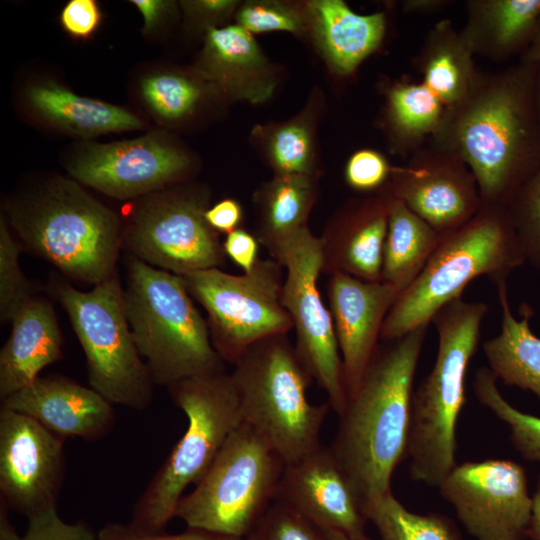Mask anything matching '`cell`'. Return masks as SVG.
<instances>
[{
    "label": "cell",
    "instance_id": "obj_1",
    "mask_svg": "<svg viewBox=\"0 0 540 540\" xmlns=\"http://www.w3.org/2000/svg\"><path fill=\"white\" fill-rule=\"evenodd\" d=\"M539 65L478 77L469 94L446 108L435 134L439 148L473 174L484 206L507 208L540 165V122L535 102Z\"/></svg>",
    "mask_w": 540,
    "mask_h": 540
},
{
    "label": "cell",
    "instance_id": "obj_2",
    "mask_svg": "<svg viewBox=\"0 0 540 540\" xmlns=\"http://www.w3.org/2000/svg\"><path fill=\"white\" fill-rule=\"evenodd\" d=\"M426 330L420 327L378 350L339 415L337 433L329 447L364 516L392 492L393 472L407 457L413 379Z\"/></svg>",
    "mask_w": 540,
    "mask_h": 540
},
{
    "label": "cell",
    "instance_id": "obj_3",
    "mask_svg": "<svg viewBox=\"0 0 540 540\" xmlns=\"http://www.w3.org/2000/svg\"><path fill=\"white\" fill-rule=\"evenodd\" d=\"M488 312L483 302L457 298L433 317L438 349L430 373L413 391L407 448L413 480L438 487L456 466V426L464 407L465 376Z\"/></svg>",
    "mask_w": 540,
    "mask_h": 540
},
{
    "label": "cell",
    "instance_id": "obj_4",
    "mask_svg": "<svg viewBox=\"0 0 540 540\" xmlns=\"http://www.w3.org/2000/svg\"><path fill=\"white\" fill-rule=\"evenodd\" d=\"M525 262L507 209L481 205L470 221L442 237L419 276L390 309L380 339L395 341L428 327L443 306L461 297L471 280L487 276L497 284Z\"/></svg>",
    "mask_w": 540,
    "mask_h": 540
},
{
    "label": "cell",
    "instance_id": "obj_5",
    "mask_svg": "<svg viewBox=\"0 0 540 540\" xmlns=\"http://www.w3.org/2000/svg\"><path fill=\"white\" fill-rule=\"evenodd\" d=\"M133 340L155 384L225 371L207 321L193 303L181 276L132 256L123 289Z\"/></svg>",
    "mask_w": 540,
    "mask_h": 540
},
{
    "label": "cell",
    "instance_id": "obj_6",
    "mask_svg": "<svg viewBox=\"0 0 540 540\" xmlns=\"http://www.w3.org/2000/svg\"><path fill=\"white\" fill-rule=\"evenodd\" d=\"M10 216L26 247L68 277L96 285L116 272L119 220L77 183L54 179L11 204Z\"/></svg>",
    "mask_w": 540,
    "mask_h": 540
},
{
    "label": "cell",
    "instance_id": "obj_7",
    "mask_svg": "<svg viewBox=\"0 0 540 540\" xmlns=\"http://www.w3.org/2000/svg\"><path fill=\"white\" fill-rule=\"evenodd\" d=\"M168 391L188 425L133 506L129 524L145 533L164 532L185 489L204 476L242 422L238 394L225 371L181 380Z\"/></svg>",
    "mask_w": 540,
    "mask_h": 540
},
{
    "label": "cell",
    "instance_id": "obj_8",
    "mask_svg": "<svg viewBox=\"0 0 540 540\" xmlns=\"http://www.w3.org/2000/svg\"><path fill=\"white\" fill-rule=\"evenodd\" d=\"M242 422L253 428L283 459L295 462L317 449L330 405L312 404V376L287 335L252 345L231 373Z\"/></svg>",
    "mask_w": 540,
    "mask_h": 540
},
{
    "label": "cell",
    "instance_id": "obj_9",
    "mask_svg": "<svg viewBox=\"0 0 540 540\" xmlns=\"http://www.w3.org/2000/svg\"><path fill=\"white\" fill-rule=\"evenodd\" d=\"M283 459L249 425L230 434L210 468L178 503L187 527L245 538L275 499Z\"/></svg>",
    "mask_w": 540,
    "mask_h": 540
},
{
    "label": "cell",
    "instance_id": "obj_10",
    "mask_svg": "<svg viewBox=\"0 0 540 540\" xmlns=\"http://www.w3.org/2000/svg\"><path fill=\"white\" fill-rule=\"evenodd\" d=\"M55 294L82 346L91 388L112 404L147 409L155 383L133 340L117 273L87 292L58 283Z\"/></svg>",
    "mask_w": 540,
    "mask_h": 540
},
{
    "label": "cell",
    "instance_id": "obj_11",
    "mask_svg": "<svg viewBox=\"0 0 540 540\" xmlns=\"http://www.w3.org/2000/svg\"><path fill=\"white\" fill-rule=\"evenodd\" d=\"M282 268L271 258L242 275L210 268L181 276L206 310L212 345L224 362L235 365L255 343L293 329L282 304Z\"/></svg>",
    "mask_w": 540,
    "mask_h": 540
},
{
    "label": "cell",
    "instance_id": "obj_12",
    "mask_svg": "<svg viewBox=\"0 0 540 540\" xmlns=\"http://www.w3.org/2000/svg\"><path fill=\"white\" fill-rule=\"evenodd\" d=\"M270 255L286 270L282 304L296 333V353L339 416L347 405L348 393L332 316L318 289L322 273L320 238L305 227Z\"/></svg>",
    "mask_w": 540,
    "mask_h": 540
},
{
    "label": "cell",
    "instance_id": "obj_13",
    "mask_svg": "<svg viewBox=\"0 0 540 540\" xmlns=\"http://www.w3.org/2000/svg\"><path fill=\"white\" fill-rule=\"evenodd\" d=\"M206 209L195 194H149L133 213L122 245L143 262L178 276L220 268L226 254L205 220Z\"/></svg>",
    "mask_w": 540,
    "mask_h": 540
},
{
    "label": "cell",
    "instance_id": "obj_14",
    "mask_svg": "<svg viewBox=\"0 0 540 540\" xmlns=\"http://www.w3.org/2000/svg\"><path fill=\"white\" fill-rule=\"evenodd\" d=\"M476 540H526L532 511L527 476L512 460L466 461L438 486Z\"/></svg>",
    "mask_w": 540,
    "mask_h": 540
},
{
    "label": "cell",
    "instance_id": "obj_15",
    "mask_svg": "<svg viewBox=\"0 0 540 540\" xmlns=\"http://www.w3.org/2000/svg\"><path fill=\"white\" fill-rule=\"evenodd\" d=\"M64 438L25 414L0 408V498L27 518L56 507L65 475Z\"/></svg>",
    "mask_w": 540,
    "mask_h": 540
},
{
    "label": "cell",
    "instance_id": "obj_16",
    "mask_svg": "<svg viewBox=\"0 0 540 540\" xmlns=\"http://www.w3.org/2000/svg\"><path fill=\"white\" fill-rule=\"evenodd\" d=\"M188 158L156 134L109 144H89L74 157L69 173L108 196L149 195L179 179Z\"/></svg>",
    "mask_w": 540,
    "mask_h": 540
},
{
    "label": "cell",
    "instance_id": "obj_17",
    "mask_svg": "<svg viewBox=\"0 0 540 540\" xmlns=\"http://www.w3.org/2000/svg\"><path fill=\"white\" fill-rule=\"evenodd\" d=\"M418 157L394 168L387 184L394 197L441 236L470 221L481 208L476 180L467 165L451 153Z\"/></svg>",
    "mask_w": 540,
    "mask_h": 540
},
{
    "label": "cell",
    "instance_id": "obj_18",
    "mask_svg": "<svg viewBox=\"0 0 540 540\" xmlns=\"http://www.w3.org/2000/svg\"><path fill=\"white\" fill-rule=\"evenodd\" d=\"M318 529L366 537L365 518L355 493L329 446L320 445L285 464L275 499Z\"/></svg>",
    "mask_w": 540,
    "mask_h": 540
},
{
    "label": "cell",
    "instance_id": "obj_19",
    "mask_svg": "<svg viewBox=\"0 0 540 540\" xmlns=\"http://www.w3.org/2000/svg\"><path fill=\"white\" fill-rule=\"evenodd\" d=\"M329 276V310L349 399L378 352L384 320L400 292L384 281H364L344 273Z\"/></svg>",
    "mask_w": 540,
    "mask_h": 540
},
{
    "label": "cell",
    "instance_id": "obj_20",
    "mask_svg": "<svg viewBox=\"0 0 540 540\" xmlns=\"http://www.w3.org/2000/svg\"><path fill=\"white\" fill-rule=\"evenodd\" d=\"M1 406L30 416L64 439L101 440L116 423L112 403L94 389L64 378L38 377L2 399Z\"/></svg>",
    "mask_w": 540,
    "mask_h": 540
},
{
    "label": "cell",
    "instance_id": "obj_21",
    "mask_svg": "<svg viewBox=\"0 0 540 540\" xmlns=\"http://www.w3.org/2000/svg\"><path fill=\"white\" fill-rule=\"evenodd\" d=\"M388 190L349 204L320 238L322 273H344L382 281L383 250L388 228Z\"/></svg>",
    "mask_w": 540,
    "mask_h": 540
},
{
    "label": "cell",
    "instance_id": "obj_22",
    "mask_svg": "<svg viewBox=\"0 0 540 540\" xmlns=\"http://www.w3.org/2000/svg\"><path fill=\"white\" fill-rule=\"evenodd\" d=\"M197 69L223 92L251 103L269 99L276 85L256 40L238 24L207 28Z\"/></svg>",
    "mask_w": 540,
    "mask_h": 540
},
{
    "label": "cell",
    "instance_id": "obj_23",
    "mask_svg": "<svg viewBox=\"0 0 540 540\" xmlns=\"http://www.w3.org/2000/svg\"><path fill=\"white\" fill-rule=\"evenodd\" d=\"M11 334L0 351V397L23 389L62 356V336L51 304L31 296L13 315Z\"/></svg>",
    "mask_w": 540,
    "mask_h": 540
},
{
    "label": "cell",
    "instance_id": "obj_24",
    "mask_svg": "<svg viewBox=\"0 0 540 540\" xmlns=\"http://www.w3.org/2000/svg\"><path fill=\"white\" fill-rule=\"evenodd\" d=\"M308 20L325 59L340 74L354 71L377 49L385 32L383 13L361 15L341 0L310 2Z\"/></svg>",
    "mask_w": 540,
    "mask_h": 540
},
{
    "label": "cell",
    "instance_id": "obj_25",
    "mask_svg": "<svg viewBox=\"0 0 540 540\" xmlns=\"http://www.w3.org/2000/svg\"><path fill=\"white\" fill-rule=\"evenodd\" d=\"M501 307L498 335L483 343L489 369L497 380L533 392L540 400V337L530 327L533 310L521 306L522 319L512 314L506 281L496 284Z\"/></svg>",
    "mask_w": 540,
    "mask_h": 540
},
{
    "label": "cell",
    "instance_id": "obj_26",
    "mask_svg": "<svg viewBox=\"0 0 540 540\" xmlns=\"http://www.w3.org/2000/svg\"><path fill=\"white\" fill-rule=\"evenodd\" d=\"M468 8L463 37L473 53L496 59L525 52L540 18V0H477Z\"/></svg>",
    "mask_w": 540,
    "mask_h": 540
},
{
    "label": "cell",
    "instance_id": "obj_27",
    "mask_svg": "<svg viewBox=\"0 0 540 540\" xmlns=\"http://www.w3.org/2000/svg\"><path fill=\"white\" fill-rule=\"evenodd\" d=\"M33 108L48 122L80 136L142 128L129 111L96 99L81 97L52 82L30 87Z\"/></svg>",
    "mask_w": 540,
    "mask_h": 540
},
{
    "label": "cell",
    "instance_id": "obj_28",
    "mask_svg": "<svg viewBox=\"0 0 540 540\" xmlns=\"http://www.w3.org/2000/svg\"><path fill=\"white\" fill-rule=\"evenodd\" d=\"M388 190L382 281L400 293L419 276L443 236Z\"/></svg>",
    "mask_w": 540,
    "mask_h": 540
},
{
    "label": "cell",
    "instance_id": "obj_29",
    "mask_svg": "<svg viewBox=\"0 0 540 540\" xmlns=\"http://www.w3.org/2000/svg\"><path fill=\"white\" fill-rule=\"evenodd\" d=\"M316 192L310 175H276L259 190L257 238L269 253L307 227Z\"/></svg>",
    "mask_w": 540,
    "mask_h": 540
},
{
    "label": "cell",
    "instance_id": "obj_30",
    "mask_svg": "<svg viewBox=\"0 0 540 540\" xmlns=\"http://www.w3.org/2000/svg\"><path fill=\"white\" fill-rule=\"evenodd\" d=\"M472 54L462 33L455 32L448 22L438 24L428 37L421 59L422 82L446 108L462 101L479 77Z\"/></svg>",
    "mask_w": 540,
    "mask_h": 540
},
{
    "label": "cell",
    "instance_id": "obj_31",
    "mask_svg": "<svg viewBox=\"0 0 540 540\" xmlns=\"http://www.w3.org/2000/svg\"><path fill=\"white\" fill-rule=\"evenodd\" d=\"M365 517L374 524L381 540H463L449 517L411 512L392 492L372 505Z\"/></svg>",
    "mask_w": 540,
    "mask_h": 540
},
{
    "label": "cell",
    "instance_id": "obj_32",
    "mask_svg": "<svg viewBox=\"0 0 540 540\" xmlns=\"http://www.w3.org/2000/svg\"><path fill=\"white\" fill-rule=\"evenodd\" d=\"M388 108L396 133L413 143L436 134L446 111L443 102L423 82L393 86L388 95Z\"/></svg>",
    "mask_w": 540,
    "mask_h": 540
},
{
    "label": "cell",
    "instance_id": "obj_33",
    "mask_svg": "<svg viewBox=\"0 0 540 540\" xmlns=\"http://www.w3.org/2000/svg\"><path fill=\"white\" fill-rule=\"evenodd\" d=\"M496 380L488 367L476 371L473 387L478 401L506 423L510 440L523 458L540 462V417L512 406L499 392Z\"/></svg>",
    "mask_w": 540,
    "mask_h": 540
},
{
    "label": "cell",
    "instance_id": "obj_34",
    "mask_svg": "<svg viewBox=\"0 0 540 540\" xmlns=\"http://www.w3.org/2000/svg\"><path fill=\"white\" fill-rule=\"evenodd\" d=\"M141 93L151 110L169 121L191 114L202 97L198 83L175 73H160L144 78Z\"/></svg>",
    "mask_w": 540,
    "mask_h": 540
},
{
    "label": "cell",
    "instance_id": "obj_35",
    "mask_svg": "<svg viewBox=\"0 0 540 540\" xmlns=\"http://www.w3.org/2000/svg\"><path fill=\"white\" fill-rule=\"evenodd\" d=\"M268 149L276 175L313 176L312 132L305 120L279 126L269 138Z\"/></svg>",
    "mask_w": 540,
    "mask_h": 540
},
{
    "label": "cell",
    "instance_id": "obj_36",
    "mask_svg": "<svg viewBox=\"0 0 540 540\" xmlns=\"http://www.w3.org/2000/svg\"><path fill=\"white\" fill-rule=\"evenodd\" d=\"M525 261L540 270V165L507 206Z\"/></svg>",
    "mask_w": 540,
    "mask_h": 540
},
{
    "label": "cell",
    "instance_id": "obj_37",
    "mask_svg": "<svg viewBox=\"0 0 540 540\" xmlns=\"http://www.w3.org/2000/svg\"><path fill=\"white\" fill-rule=\"evenodd\" d=\"M20 247L6 222H0V318L11 321L18 308L32 295L31 285L19 264Z\"/></svg>",
    "mask_w": 540,
    "mask_h": 540
},
{
    "label": "cell",
    "instance_id": "obj_38",
    "mask_svg": "<svg viewBox=\"0 0 540 540\" xmlns=\"http://www.w3.org/2000/svg\"><path fill=\"white\" fill-rule=\"evenodd\" d=\"M308 16L289 4L278 1H249L237 13L238 25L250 33L303 32Z\"/></svg>",
    "mask_w": 540,
    "mask_h": 540
},
{
    "label": "cell",
    "instance_id": "obj_39",
    "mask_svg": "<svg viewBox=\"0 0 540 540\" xmlns=\"http://www.w3.org/2000/svg\"><path fill=\"white\" fill-rule=\"evenodd\" d=\"M245 540H322L320 530L287 506L274 501Z\"/></svg>",
    "mask_w": 540,
    "mask_h": 540
},
{
    "label": "cell",
    "instance_id": "obj_40",
    "mask_svg": "<svg viewBox=\"0 0 540 540\" xmlns=\"http://www.w3.org/2000/svg\"><path fill=\"white\" fill-rule=\"evenodd\" d=\"M392 169L380 153L371 149L355 152L345 167V179L354 190L369 192L384 188Z\"/></svg>",
    "mask_w": 540,
    "mask_h": 540
},
{
    "label": "cell",
    "instance_id": "obj_41",
    "mask_svg": "<svg viewBox=\"0 0 540 540\" xmlns=\"http://www.w3.org/2000/svg\"><path fill=\"white\" fill-rule=\"evenodd\" d=\"M20 540H98V536L83 522H64L53 507L28 518Z\"/></svg>",
    "mask_w": 540,
    "mask_h": 540
},
{
    "label": "cell",
    "instance_id": "obj_42",
    "mask_svg": "<svg viewBox=\"0 0 540 540\" xmlns=\"http://www.w3.org/2000/svg\"><path fill=\"white\" fill-rule=\"evenodd\" d=\"M98 540H245L208 530L188 527L184 532L168 534L145 533L128 524L109 523L97 534Z\"/></svg>",
    "mask_w": 540,
    "mask_h": 540
},
{
    "label": "cell",
    "instance_id": "obj_43",
    "mask_svg": "<svg viewBox=\"0 0 540 540\" xmlns=\"http://www.w3.org/2000/svg\"><path fill=\"white\" fill-rule=\"evenodd\" d=\"M101 21V13L94 0H71L61 12L63 28L76 38L93 34Z\"/></svg>",
    "mask_w": 540,
    "mask_h": 540
},
{
    "label": "cell",
    "instance_id": "obj_44",
    "mask_svg": "<svg viewBox=\"0 0 540 540\" xmlns=\"http://www.w3.org/2000/svg\"><path fill=\"white\" fill-rule=\"evenodd\" d=\"M222 244L226 256L244 273L251 272L260 260L258 258L260 242L245 229L238 228L227 234Z\"/></svg>",
    "mask_w": 540,
    "mask_h": 540
},
{
    "label": "cell",
    "instance_id": "obj_45",
    "mask_svg": "<svg viewBox=\"0 0 540 540\" xmlns=\"http://www.w3.org/2000/svg\"><path fill=\"white\" fill-rule=\"evenodd\" d=\"M204 217L214 231L227 235L239 228L243 210L239 202L227 198L207 208Z\"/></svg>",
    "mask_w": 540,
    "mask_h": 540
},
{
    "label": "cell",
    "instance_id": "obj_46",
    "mask_svg": "<svg viewBox=\"0 0 540 540\" xmlns=\"http://www.w3.org/2000/svg\"><path fill=\"white\" fill-rule=\"evenodd\" d=\"M143 16V30L153 31L162 21L171 7V2L162 0H133L131 1Z\"/></svg>",
    "mask_w": 540,
    "mask_h": 540
},
{
    "label": "cell",
    "instance_id": "obj_47",
    "mask_svg": "<svg viewBox=\"0 0 540 540\" xmlns=\"http://www.w3.org/2000/svg\"><path fill=\"white\" fill-rule=\"evenodd\" d=\"M184 3L190 8L191 12H197L205 20H217L229 15L237 2L230 0H202Z\"/></svg>",
    "mask_w": 540,
    "mask_h": 540
},
{
    "label": "cell",
    "instance_id": "obj_48",
    "mask_svg": "<svg viewBox=\"0 0 540 540\" xmlns=\"http://www.w3.org/2000/svg\"><path fill=\"white\" fill-rule=\"evenodd\" d=\"M527 538L540 540V475L537 480L535 492L532 495V511Z\"/></svg>",
    "mask_w": 540,
    "mask_h": 540
},
{
    "label": "cell",
    "instance_id": "obj_49",
    "mask_svg": "<svg viewBox=\"0 0 540 540\" xmlns=\"http://www.w3.org/2000/svg\"><path fill=\"white\" fill-rule=\"evenodd\" d=\"M8 510L9 507L0 498V540H20L21 536L9 520Z\"/></svg>",
    "mask_w": 540,
    "mask_h": 540
},
{
    "label": "cell",
    "instance_id": "obj_50",
    "mask_svg": "<svg viewBox=\"0 0 540 540\" xmlns=\"http://www.w3.org/2000/svg\"><path fill=\"white\" fill-rule=\"evenodd\" d=\"M522 61L540 65V18L533 38L523 54Z\"/></svg>",
    "mask_w": 540,
    "mask_h": 540
},
{
    "label": "cell",
    "instance_id": "obj_51",
    "mask_svg": "<svg viewBox=\"0 0 540 540\" xmlns=\"http://www.w3.org/2000/svg\"><path fill=\"white\" fill-rule=\"evenodd\" d=\"M322 540H370L367 536L364 538H352L344 533L335 530L319 529Z\"/></svg>",
    "mask_w": 540,
    "mask_h": 540
},
{
    "label": "cell",
    "instance_id": "obj_52",
    "mask_svg": "<svg viewBox=\"0 0 540 540\" xmlns=\"http://www.w3.org/2000/svg\"><path fill=\"white\" fill-rule=\"evenodd\" d=\"M535 102H536L538 119L540 122V65L538 67L536 83H535Z\"/></svg>",
    "mask_w": 540,
    "mask_h": 540
}]
</instances>
